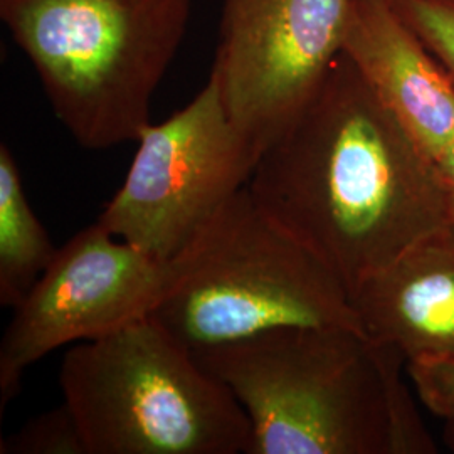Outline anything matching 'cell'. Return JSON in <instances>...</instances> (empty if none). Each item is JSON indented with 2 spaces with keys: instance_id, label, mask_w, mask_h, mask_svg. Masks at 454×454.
<instances>
[{
  "instance_id": "cell-13",
  "label": "cell",
  "mask_w": 454,
  "mask_h": 454,
  "mask_svg": "<svg viewBox=\"0 0 454 454\" xmlns=\"http://www.w3.org/2000/svg\"><path fill=\"white\" fill-rule=\"evenodd\" d=\"M394 7L454 78V0H399Z\"/></svg>"
},
{
  "instance_id": "cell-12",
  "label": "cell",
  "mask_w": 454,
  "mask_h": 454,
  "mask_svg": "<svg viewBox=\"0 0 454 454\" xmlns=\"http://www.w3.org/2000/svg\"><path fill=\"white\" fill-rule=\"evenodd\" d=\"M0 454H88V448L76 416L63 403L2 438Z\"/></svg>"
},
{
  "instance_id": "cell-10",
  "label": "cell",
  "mask_w": 454,
  "mask_h": 454,
  "mask_svg": "<svg viewBox=\"0 0 454 454\" xmlns=\"http://www.w3.org/2000/svg\"><path fill=\"white\" fill-rule=\"evenodd\" d=\"M362 332L407 362L454 357V224L422 236L350 294Z\"/></svg>"
},
{
  "instance_id": "cell-15",
  "label": "cell",
  "mask_w": 454,
  "mask_h": 454,
  "mask_svg": "<svg viewBox=\"0 0 454 454\" xmlns=\"http://www.w3.org/2000/svg\"><path fill=\"white\" fill-rule=\"evenodd\" d=\"M439 174L444 184L446 199H448V214L450 224H454V140L436 157Z\"/></svg>"
},
{
  "instance_id": "cell-14",
  "label": "cell",
  "mask_w": 454,
  "mask_h": 454,
  "mask_svg": "<svg viewBox=\"0 0 454 454\" xmlns=\"http://www.w3.org/2000/svg\"><path fill=\"white\" fill-rule=\"evenodd\" d=\"M406 372L419 401L434 416H454V357L407 362Z\"/></svg>"
},
{
  "instance_id": "cell-17",
  "label": "cell",
  "mask_w": 454,
  "mask_h": 454,
  "mask_svg": "<svg viewBox=\"0 0 454 454\" xmlns=\"http://www.w3.org/2000/svg\"><path fill=\"white\" fill-rule=\"evenodd\" d=\"M387 2H392V4H394V2H399V0H387Z\"/></svg>"
},
{
  "instance_id": "cell-9",
  "label": "cell",
  "mask_w": 454,
  "mask_h": 454,
  "mask_svg": "<svg viewBox=\"0 0 454 454\" xmlns=\"http://www.w3.org/2000/svg\"><path fill=\"white\" fill-rule=\"evenodd\" d=\"M343 52L436 160L454 140V78L387 0H354Z\"/></svg>"
},
{
  "instance_id": "cell-3",
  "label": "cell",
  "mask_w": 454,
  "mask_h": 454,
  "mask_svg": "<svg viewBox=\"0 0 454 454\" xmlns=\"http://www.w3.org/2000/svg\"><path fill=\"white\" fill-rule=\"evenodd\" d=\"M192 0H0L52 112L88 150L137 142Z\"/></svg>"
},
{
  "instance_id": "cell-4",
  "label": "cell",
  "mask_w": 454,
  "mask_h": 454,
  "mask_svg": "<svg viewBox=\"0 0 454 454\" xmlns=\"http://www.w3.org/2000/svg\"><path fill=\"white\" fill-rule=\"evenodd\" d=\"M168 264L152 313L192 352L288 326L362 330L340 279L262 211L247 187Z\"/></svg>"
},
{
  "instance_id": "cell-5",
  "label": "cell",
  "mask_w": 454,
  "mask_h": 454,
  "mask_svg": "<svg viewBox=\"0 0 454 454\" xmlns=\"http://www.w3.org/2000/svg\"><path fill=\"white\" fill-rule=\"evenodd\" d=\"M59 386L88 454L247 451L243 407L153 313L71 347Z\"/></svg>"
},
{
  "instance_id": "cell-16",
  "label": "cell",
  "mask_w": 454,
  "mask_h": 454,
  "mask_svg": "<svg viewBox=\"0 0 454 454\" xmlns=\"http://www.w3.org/2000/svg\"><path fill=\"white\" fill-rule=\"evenodd\" d=\"M444 421V427H442V442L444 446L454 453V416L453 418H448V419H442Z\"/></svg>"
},
{
  "instance_id": "cell-6",
  "label": "cell",
  "mask_w": 454,
  "mask_h": 454,
  "mask_svg": "<svg viewBox=\"0 0 454 454\" xmlns=\"http://www.w3.org/2000/svg\"><path fill=\"white\" fill-rule=\"evenodd\" d=\"M137 144L127 177L97 223L165 262L247 185L260 160L231 123L211 76L177 114L150 123Z\"/></svg>"
},
{
  "instance_id": "cell-8",
  "label": "cell",
  "mask_w": 454,
  "mask_h": 454,
  "mask_svg": "<svg viewBox=\"0 0 454 454\" xmlns=\"http://www.w3.org/2000/svg\"><path fill=\"white\" fill-rule=\"evenodd\" d=\"M170 264L114 236L97 221L61 246L14 309L0 343V411L26 372L54 350L95 340L150 315Z\"/></svg>"
},
{
  "instance_id": "cell-11",
  "label": "cell",
  "mask_w": 454,
  "mask_h": 454,
  "mask_svg": "<svg viewBox=\"0 0 454 454\" xmlns=\"http://www.w3.org/2000/svg\"><path fill=\"white\" fill-rule=\"evenodd\" d=\"M59 247L33 211L11 148L0 145V305L16 309Z\"/></svg>"
},
{
  "instance_id": "cell-1",
  "label": "cell",
  "mask_w": 454,
  "mask_h": 454,
  "mask_svg": "<svg viewBox=\"0 0 454 454\" xmlns=\"http://www.w3.org/2000/svg\"><path fill=\"white\" fill-rule=\"evenodd\" d=\"M246 187L348 294L450 224L438 163L345 52L292 129L262 152Z\"/></svg>"
},
{
  "instance_id": "cell-7",
  "label": "cell",
  "mask_w": 454,
  "mask_h": 454,
  "mask_svg": "<svg viewBox=\"0 0 454 454\" xmlns=\"http://www.w3.org/2000/svg\"><path fill=\"white\" fill-rule=\"evenodd\" d=\"M354 0H223L212 66L227 116L262 155L309 108L343 52Z\"/></svg>"
},
{
  "instance_id": "cell-2",
  "label": "cell",
  "mask_w": 454,
  "mask_h": 454,
  "mask_svg": "<svg viewBox=\"0 0 454 454\" xmlns=\"http://www.w3.org/2000/svg\"><path fill=\"white\" fill-rule=\"evenodd\" d=\"M249 421L246 454H433L406 358L347 326H288L194 352Z\"/></svg>"
}]
</instances>
